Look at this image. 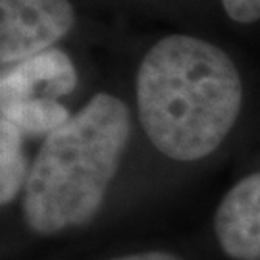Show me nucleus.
I'll list each match as a JSON object with an SVG mask.
<instances>
[{
	"instance_id": "nucleus-1",
	"label": "nucleus",
	"mask_w": 260,
	"mask_h": 260,
	"mask_svg": "<svg viewBox=\"0 0 260 260\" xmlns=\"http://www.w3.org/2000/svg\"><path fill=\"white\" fill-rule=\"evenodd\" d=\"M135 89L147 137L179 162L212 154L241 112L243 85L233 60L189 35L158 41L141 62Z\"/></svg>"
},
{
	"instance_id": "nucleus-7",
	"label": "nucleus",
	"mask_w": 260,
	"mask_h": 260,
	"mask_svg": "<svg viewBox=\"0 0 260 260\" xmlns=\"http://www.w3.org/2000/svg\"><path fill=\"white\" fill-rule=\"evenodd\" d=\"M29 176L27 158L23 154V133L0 120V203L8 205L25 187Z\"/></svg>"
},
{
	"instance_id": "nucleus-2",
	"label": "nucleus",
	"mask_w": 260,
	"mask_h": 260,
	"mask_svg": "<svg viewBox=\"0 0 260 260\" xmlns=\"http://www.w3.org/2000/svg\"><path fill=\"white\" fill-rule=\"evenodd\" d=\"M131 135L127 106L94 94L60 129L45 137L23 187V220L54 235L91 222L101 210Z\"/></svg>"
},
{
	"instance_id": "nucleus-6",
	"label": "nucleus",
	"mask_w": 260,
	"mask_h": 260,
	"mask_svg": "<svg viewBox=\"0 0 260 260\" xmlns=\"http://www.w3.org/2000/svg\"><path fill=\"white\" fill-rule=\"evenodd\" d=\"M0 114L2 120L14 123L23 137H48L72 118L66 106L50 99H29L23 103L0 106Z\"/></svg>"
},
{
	"instance_id": "nucleus-4",
	"label": "nucleus",
	"mask_w": 260,
	"mask_h": 260,
	"mask_svg": "<svg viewBox=\"0 0 260 260\" xmlns=\"http://www.w3.org/2000/svg\"><path fill=\"white\" fill-rule=\"evenodd\" d=\"M216 237L235 260H260V172L233 185L216 210Z\"/></svg>"
},
{
	"instance_id": "nucleus-8",
	"label": "nucleus",
	"mask_w": 260,
	"mask_h": 260,
	"mask_svg": "<svg viewBox=\"0 0 260 260\" xmlns=\"http://www.w3.org/2000/svg\"><path fill=\"white\" fill-rule=\"evenodd\" d=\"M222 6L237 23H254L260 19V0H222Z\"/></svg>"
},
{
	"instance_id": "nucleus-5",
	"label": "nucleus",
	"mask_w": 260,
	"mask_h": 260,
	"mask_svg": "<svg viewBox=\"0 0 260 260\" xmlns=\"http://www.w3.org/2000/svg\"><path fill=\"white\" fill-rule=\"evenodd\" d=\"M77 85L74 62L60 48H48L16 64L0 79V106L29 99L56 101L70 94Z\"/></svg>"
},
{
	"instance_id": "nucleus-9",
	"label": "nucleus",
	"mask_w": 260,
	"mask_h": 260,
	"mask_svg": "<svg viewBox=\"0 0 260 260\" xmlns=\"http://www.w3.org/2000/svg\"><path fill=\"white\" fill-rule=\"evenodd\" d=\"M114 260H181L170 254V252H160V251H150V252H137V254H127V256H120Z\"/></svg>"
},
{
	"instance_id": "nucleus-3",
	"label": "nucleus",
	"mask_w": 260,
	"mask_h": 260,
	"mask_svg": "<svg viewBox=\"0 0 260 260\" xmlns=\"http://www.w3.org/2000/svg\"><path fill=\"white\" fill-rule=\"evenodd\" d=\"M74 23L70 0H0V62L19 64L54 48Z\"/></svg>"
}]
</instances>
